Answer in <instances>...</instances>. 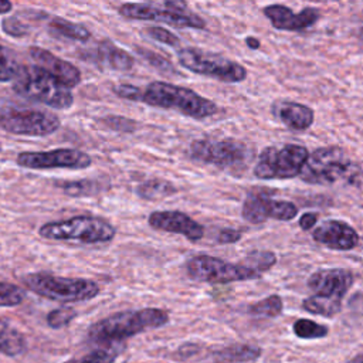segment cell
<instances>
[{"instance_id":"obj_22","label":"cell","mask_w":363,"mask_h":363,"mask_svg":"<svg viewBox=\"0 0 363 363\" xmlns=\"http://www.w3.org/2000/svg\"><path fill=\"white\" fill-rule=\"evenodd\" d=\"M262 350L254 345H231L218 349L213 354L214 363H244L257 360Z\"/></svg>"},{"instance_id":"obj_10","label":"cell","mask_w":363,"mask_h":363,"mask_svg":"<svg viewBox=\"0 0 363 363\" xmlns=\"http://www.w3.org/2000/svg\"><path fill=\"white\" fill-rule=\"evenodd\" d=\"M186 272L190 279L206 284H230L259 278L257 272L245 267L241 261L233 264L207 254L191 257L186 264Z\"/></svg>"},{"instance_id":"obj_33","label":"cell","mask_w":363,"mask_h":363,"mask_svg":"<svg viewBox=\"0 0 363 363\" xmlns=\"http://www.w3.org/2000/svg\"><path fill=\"white\" fill-rule=\"evenodd\" d=\"M77 311L69 306H61L57 309H52L47 315V323L52 329H61L68 326L75 318H77Z\"/></svg>"},{"instance_id":"obj_35","label":"cell","mask_w":363,"mask_h":363,"mask_svg":"<svg viewBox=\"0 0 363 363\" xmlns=\"http://www.w3.org/2000/svg\"><path fill=\"white\" fill-rule=\"evenodd\" d=\"M18 69L17 62L10 57L9 51L0 44V82L13 81Z\"/></svg>"},{"instance_id":"obj_24","label":"cell","mask_w":363,"mask_h":363,"mask_svg":"<svg viewBox=\"0 0 363 363\" xmlns=\"http://www.w3.org/2000/svg\"><path fill=\"white\" fill-rule=\"evenodd\" d=\"M47 28L50 34L55 37H62L79 43H86L91 38V31L85 26L68 21L61 17H52L47 24Z\"/></svg>"},{"instance_id":"obj_39","label":"cell","mask_w":363,"mask_h":363,"mask_svg":"<svg viewBox=\"0 0 363 363\" xmlns=\"http://www.w3.org/2000/svg\"><path fill=\"white\" fill-rule=\"evenodd\" d=\"M216 238L218 244H234L241 240V233L234 228H221Z\"/></svg>"},{"instance_id":"obj_25","label":"cell","mask_w":363,"mask_h":363,"mask_svg":"<svg viewBox=\"0 0 363 363\" xmlns=\"http://www.w3.org/2000/svg\"><path fill=\"white\" fill-rule=\"evenodd\" d=\"M177 191L176 186L163 179H149L136 187V194L143 200H159Z\"/></svg>"},{"instance_id":"obj_13","label":"cell","mask_w":363,"mask_h":363,"mask_svg":"<svg viewBox=\"0 0 363 363\" xmlns=\"http://www.w3.org/2000/svg\"><path fill=\"white\" fill-rule=\"evenodd\" d=\"M17 164L26 169L47 170V169H86L92 164V159L88 153L72 149L60 147L45 152H21L16 159Z\"/></svg>"},{"instance_id":"obj_4","label":"cell","mask_w":363,"mask_h":363,"mask_svg":"<svg viewBox=\"0 0 363 363\" xmlns=\"http://www.w3.org/2000/svg\"><path fill=\"white\" fill-rule=\"evenodd\" d=\"M43 238L54 241H77L82 244H102L113 240L116 228L105 218L95 216H75L67 220L50 221L40 227Z\"/></svg>"},{"instance_id":"obj_3","label":"cell","mask_w":363,"mask_h":363,"mask_svg":"<svg viewBox=\"0 0 363 363\" xmlns=\"http://www.w3.org/2000/svg\"><path fill=\"white\" fill-rule=\"evenodd\" d=\"M14 91L31 101L54 109H68L74 104L72 92L37 65H21L13 78Z\"/></svg>"},{"instance_id":"obj_15","label":"cell","mask_w":363,"mask_h":363,"mask_svg":"<svg viewBox=\"0 0 363 363\" xmlns=\"http://www.w3.org/2000/svg\"><path fill=\"white\" fill-rule=\"evenodd\" d=\"M353 282L354 275L350 269L328 268L313 272L308 279V286L315 296L342 303Z\"/></svg>"},{"instance_id":"obj_12","label":"cell","mask_w":363,"mask_h":363,"mask_svg":"<svg viewBox=\"0 0 363 363\" xmlns=\"http://www.w3.org/2000/svg\"><path fill=\"white\" fill-rule=\"evenodd\" d=\"M61 125L55 113L38 109H6L0 112V128L13 135L47 136Z\"/></svg>"},{"instance_id":"obj_6","label":"cell","mask_w":363,"mask_h":363,"mask_svg":"<svg viewBox=\"0 0 363 363\" xmlns=\"http://www.w3.org/2000/svg\"><path fill=\"white\" fill-rule=\"evenodd\" d=\"M177 60L187 71L210 77L221 82L235 84L242 82L247 78V69L240 62L200 48L184 47L177 51Z\"/></svg>"},{"instance_id":"obj_30","label":"cell","mask_w":363,"mask_h":363,"mask_svg":"<svg viewBox=\"0 0 363 363\" xmlns=\"http://www.w3.org/2000/svg\"><path fill=\"white\" fill-rule=\"evenodd\" d=\"M302 309L309 312V313H313V315L332 318V316H335L340 312L342 303L332 302V301H328V299L312 295V296L302 301Z\"/></svg>"},{"instance_id":"obj_38","label":"cell","mask_w":363,"mask_h":363,"mask_svg":"<svg viewBox=\"0 0 363 363\" xmlns=\"http://www.w3.org/2000/svg\"><path fill=\"white\" fill-rule=\"evenodd\" d=\"M1 28L6 34L11 35V37H24L28 34V28L27 26L20 21L17 18V16H13V17H9V18H4L1 21Z\"/></svg>"},{"instance_id":"obj_21","label":"cell","mask_w":363,"mask_h":363,"mask_svg":"<svg viewBox=\"0 0 363 363\" xmlns=\"http://www.w3.org/2000/svg\"><path fill=\"white\" fill-rule=\"evenodd\" d=\"M88 57L89 61L102 67L108 65L111 69L115 71H129L135 64L133 57L128 51L119 48L109 40L99 41L96 44V48L91 51Z\"/></svg>"},{"instance_id":"obj_2","label":"cell","mask_w":363,"mask_h":363,"mask_svg":"<svg viewBox=\"0 0 363 363\" xmlns=\"http://www.w3.org/2000/svg\"><path fill=\"white\" fill-rule=\"evenodd\" d=\"M169 322V313L159 308L122 311L89 326L86 336L92 343H116L142 332L157 329Z\"/></svg>"},{"instance_id":"obj_18","label":"cell","mask_w":363,"mask_h":363,"mask_svg":"<svg viewBox=\"0 0 363 363\" xmlns=\"http://www.w3.org/2000/svg\"><path fill=\"white\" fill-rule=\"evenodd\" d=\"M312 238L316 242L337 251L353 250L360 240L357 231L342 220H326L320 223L313 230Z\"/></svg>"},{"instance_id":"obj_26","label":"cell","mask_w":363,"mask_h":363,"mask_svg":"<svg viewBox=\"0 0 363 363\" xmlns=\"http://www.w3.org/2000/svg\"><path fill=\"white\" fill-rule=\"evenodd\" d=\"M55 187L62 190L65 194L72 197H84V196H94L102 190V183L98 180L82 179V180H64L55 183Z\"/></svg>"},{"instance_id":"obj_11","label":"cell","mask_w":363,"mask_h":363,"mask_svg":"<svg viewBox=\"0 0 363 363\" xmlns=\"http://www.w3.org/2000/svg\"><path fill=\"white\" fill-rule=\"evenodd\" d=\"M118 13L129 20H147V21H163L177 28H206V20L199 14L189 10L179 11L169 9L166 3L162 6L153 3H123L119 6Z\"/></svg>"},{"instance_id":"obj_36","label":"cell","mask_w":363,"mask_h":363,"mask_svg":"<svg viewBox=\"0 0 363 363\" xmlns=\"http://www.w3.org/2000/svg\"><path fill=\"white\" fill-rule=\"evenodd\" d=\"M147 37L153 38L155 41H159L162 44H166V45H170V47H179L180 45V38L170 33L169 30L163 28V27H159V26H150V27H146L143 30Z\"/></svg>"},{"instance_id":"obj_7","label":"cell","mask_w":363,"mask_h":363,"mask_svg":"<svg viewBox=\"0 0 363 363\" xmlns=\"http://www.w3.org/2000/svg\"><path fill=\"white\" fill-rule=\"evenodd\" d=\"M308 156V149L295 143L281 147L267 146L254 166V176L262 180L294 179L299 174Z\"/></svg>"},{"instance_id":"obj_19","label":"cell","mask_w":363,"mask_h":363,"mask_svg":"<svg viewBox=\"0 0 363 363\" xmlns=\"http://www.w3.org/2000/svg\"><path fill=\"white\" fill-rule=\"evenodd\" d=\"M28 52L37 67L47 71L65 88L71 89L81 82V71L69 61H65L41 47H30Z\"/></svg>"},{"instance_id":"obj_23","label":"cell","mask_w":363,"mask_h":363,"mask_svg":"<svg viewBox=\"0 0 363 363\" xmlns=\"http://www.w3.org/2000/svg\"><path fill=\"white\" fill-rule=\"evenodd\" d=\"M26 347V336L9 320L0 316V353L6 356H17L21 354Z\"/></svg>"},{"instance_id":"obj_41","label":"cell","mask_w":363,"mask_h":363,"mask_svg":"<svg viewBox=\"0 0 363 363\" xmlns=\"http://www.w3.org/2000/svg\"><path fill=\"white\" fill-rule=\"evenodd\" d=\"M13 4L9 0H0V14H6L9 11H11Z\"/></svg>"},{"instance_id":"obj_28","label":"cell","mask_w":363,"mask_h":363,"mask_svg":"<svg viewBox=\"0 0 363 363\" xmlns=\"http://www.w3.org/2000/svg\"><path fill=\"white\" fill-rule=\"evenodd\" d=\"M241 262L261 277L264 272L269 271L277 264V255L272 251L255 250V251L247 254L241 259Z\"/></svg>"},{"instance_id":"obj_5","label":"cell","mask_w":363,"mask_h":363,"mask_svg":"<svg viewBox=\"0 0 363 363\" xmlns=\"http://www.w3.org/2000/svg\"><path fill=\"white\" fill-rule=\"evenodd\" d=\"M24 285L41 298L57 302H84L99 295V285L86 278H67L48 272H33L23 278Z\"/></svg>"},{"instance_id":"obj_29","label":"cell","mask_w":363,"mask_h":363,"mask_svg":"<svg viewBox=\"0 0 363 363\" xmlns=\"http://www.w3.org/2000/svg\"><path fill=\"white\" fill-rule=\"evenodd\" d=\"M292 330L299 339H322L326 337L329 333V328L326 325L318 323L306 318L296 319L292 325Z\"/></svg>"},{"instance_id":"obj_1","label":"cell","mask_w":363,"mask_h":363,"mask_svg":"<svg viewBox=\"0 0 363 363\" xmlns=\"http://www.w3.org/2000/svg\"><path fill=\"white\" fill-rule=\"evenodd\" d=\"M112 91L122 99L138 101L162 109H174L194 119L213 116L218 111V106L211 99L199 95L196 91L163 81H153L145 88L119 84Z\"/></svg>"},{"instance_id":"obj_9","label":"cell","mask_w":363,"mask_h":363,"mask_svg":"<svg viewBox=\"0 0 363 363\" xmlns=\"http://www.w3.org/2000/svg\"><path fill=\"white\" fill-rule=\"evenodd\" d=\"M353 166L340 146H325L308 156L298 176L309 184H332L345 176H350Z\"/></svg>"},{"instance_id":"obj_14","label":"cell","mask_w":363,"mask_h":363,"mask_svg":"<svg viewBox=\"0 0 363 363\" xmlns=\"http://www.w3.org/2000/svg\"><path fill=\"white\" fill-rule=\"evenodd\" d=\"M242 218L251 224H261L267 220L291 221L298 214V207L288 200L272 199L269 193H248L241 208Z\"/></svg>"},{"instance_id":"obj_43","label":"cell","mask_w":363,"mask_h":363,"mask_svg":"<svg viewBox=\"0 0 363 363\" xmlns=\"http://www.w3.org/2000/svg\"><path fill=\"white\" fill-rule=\"evenodd\" d=\"M362 360H363V357H362V353H357L352 360H349L347 363H362Z\"/></svg>"},{"instance_id":"obj_44","label":"cell","mask_w":363,"mask_h":363,"mask_svg":"<svg viewBox=\"0 0 363 363\" xmlns=\"http://www.w3.org/2000/svg\"><path fill=\"white\" fill-rule=\"evenodd\" d=\"M0 150H1V145H0Z\"/></svg>"},{"instance_id":"obj_17","label":"cell","mask_w":363,"mask_h":363,"mask_svg":"<svg viewBox=\"0 0 363 363\" xmlns=\"http://www.w3.org/2000/svg\"><path fill=\"white\" fill-rule=\"evenodd\" d=\"M264 16L271 26L282 31H302L312 27L320 17L315 7H305L299 13H294L289 7L282 4H269L262 9Z\"/></svg>"},{"instance_id":"obj_32","label":"cell","mask_w":363,"mask_h":363,"mask_svg":"<svg viewBox=\"0 0 363 363\" xmlns=\"http://www.w3.org/2000/svg\"><path fill=\"white\" fill-rule=\"evenodd\" d=\"M26 298V292L10 282L0 281V306H17Z\"/></svg>"},{"instance_id":"obj_42","label":"cell","mask_w":363,"mask_h":363,"mask_svg":"<svg viewBox=\"0 0 363 363\" xmlns=\"http://www.w3.org/2000/svg\"><path fill=\"white\" fill-rule=\"evenodd\" d=\"M245 43H247V45H248L251 50L259 48V41H258L257 38H254V37H247V38H245Z\"/></svg>"},{"instance_id":"obj_40","label":"cell","mask_w":363,"mask_h":363,"mask_svg":"<svg viewBox=\"0 0 363 363\" xmlns=\"http://www.w3.org/2000/svg\"><path fill=\"white\" fill-rule=\"evenodd\" d=\"M318 213H313V211H308V213H303L301 217H299V227L303 230V231H308L311 230L312 227H315V224L318 223Z\"/></svg>"},{"instance_id":"obj_20","label":"cell","mask_w":363,"mask_h":363,"mask_svg":"<svg viewBox=\"0 0 363 363\" xmlns=\"http://www.w3.org/2000/svg\"><path fill=\"white\" fill-rule=\"evenodd\" d=\"M272 115L292 130H305L315 121V112L299 102L277 101L271 106Z\"/></svg>"},{"instance_id":"obj_31","label":"cell","mask_w":363,"mask_h":363,"mask_svg":"<svg viewBox=\"0 0 363 363\" xmlns=\"http://www.w3.org/2000/svg\"><path fill=\"white\" fill-rule=\"evenodd\" d=\"M116 354H118L116 350H113V347L108 345V347L95 349L82 357L69 359L64 363H113L116 359Z\"/></svg>"},{"instance_id":"obj_34","label":"cell","mask_w":363,"mask_h":363,"mask_svg":"<svg viewBox=\"0 0 363 363\" xmlns=\"http://www.w3.org/2000/svg\"><path fill=\"white\" fill-rule=\"evenodd\" d=\"M135 51L145 60L147 61L152 67L157 68L159 71L162 72H166V74H176V69L173 67V64L166 60L164 57H162L160 54L152 51V50H147V48H143V47H135Z\"/></svg>"},{"instance_id":"obj_27","label":"cell","mask_w":363,"mask_h":363,"mask_svg":"<svg viewBox=\"0 0 363 363\" xmlns=\"http://www.w3.org/2000/svg\"><path fill=\"white\" fill-rule=\"evenodd\" d=\"M284 302L282 298L277 294L269 295L247 308V312L258 318H277L282 313Z\"/></svg>"},{"instance_id":"obj_16","label":"cell","mask_w":363,"mask_h":363,"mask_svg":"<svg viewBox=\"0 0 363 363\" xmlns=\"http://www.w3.org/2000/svg\"><path fill=\"white\" fill-rule=\"evenodd\" d=\"M147 223L153 230L180 234L189 241H200L204 235V227L200 223L177 210L153 211L147 217Z\"/></svg>"},{"instance_id":"obj_8","label":"cell","mask_w":363,"mask_h":363,"mask_svg":"<svg viewBox=\"0 0 363 363\" xmlns=\"http://www.w3.org/2000/svg\"><path fill=\"white\" fill-rule=\"evenodd\" d=\"M189 156L191 160L220 169L242 170L251 160V150L235 139H197L190 143Z\"/></svg>"},{"instance_id":"obj_37","label":"cell","mask_w":363,"mask_h":363,"mask_svg":"<svg viewBox=\"0 0 363 363\" xmlns=\"http://www.w3.org/2000/svg\"><path fill=\"white\" fill-rule=\"evenodd\" d=\"M102 122L113 129V130H119V132H133L136 129V122H133L129 118L125 116H116V115H109L106 118L102 119Z\"/></svg>"}]
</instances>
